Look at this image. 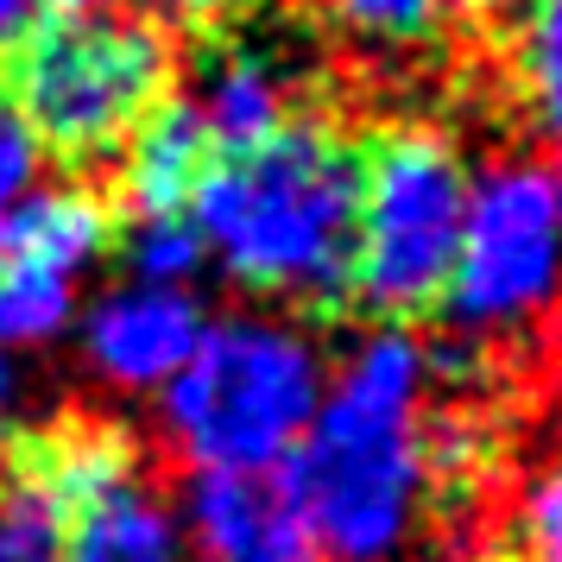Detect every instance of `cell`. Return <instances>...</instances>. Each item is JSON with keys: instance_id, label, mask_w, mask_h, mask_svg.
I'll use <instances>...</instances> for the list:
<instances>
[{"instance_id": "cell-1", "label": "cell", "mask_w": 562, "mask_h": 562, "mask_svg": "<svg viewBox=\"0 0 562 562\" xmlns=\"http://www.w3.org/2000/svg\"><path fill=\"white\" fill-rule=\"evenodd\" d=\"M436 355L411 329H367L329 367L297 456L279 468L316 562H398L436 481Z\"/></svg>"}, {"instance_id": "cell-2", "label": "cell", "mask_w": 562, "mask_h": 562, "mask_svg": "<svg viewBox=\"0 0 562 562\" xmlns=\"http://www.w3.org/2000/svg\"><path fill=\"white\" fill-rule=\"evenodd\" d=\"M360 146L323 121H297L254 153L215 158L190 196L209 266L259 304H348Z\"/></svg>"}, {"instance_id": "cell-3", "label": "cell", "mask_w": 562, "mask_h": 562, "mask_svg": "<svg viewBox=\"0 0 562 562\" xmlns=\"http://www.w3.org/2000/svg\"><path fill=\"white\" fill-rule=\"evenodd\" d=\"M329 385L323 341L284 310L209 316L183 373L158 392V430L190 474H279Z\"/></svg>"}, {"instance_id": "cell-4", "label": "cell", "mask_w": 562, "mask_h": 562, "mask_svg": "<svg viewBox=\"0 0 562 562\" xmlns=\"http://www.w3.org/2000/svg\"><path fill=\"white\" fill-rule=\"evenodd\" d=\"M468 190H474V165L461 139H449L442 127L405 121L367 139L355 183L348 304L392 329H411L424 310L442 304Z\"/></svg>"}, {"instance_id": "cell-5", "label": "cell", "mask_w": 562, "mask_h": 562, "mask_svg": "<svg viewBox=\"0 0 562 562\" xmlns=\"http://www.w3.org/2000/svg\"><path fill=\"white\" fill-rule=\"evenodd\" d=\"M171 77V38L133 13H52L7 57V95L64 165H114Z\"/></svg>"}, {"instance_id": "cell-6", "label": "cell", "mask_w": 562, "mask_h": 562, "mask_svg": "<svg viewBox=\"0 0 562 562\" xmlns=\"http://www.w3.org/2000/svg\"><path fill=\"white\" fill-rule=\"evenodd\" d=\"M562 304V209L550 171L499 158L474 171L461 240L442 284V316L468 341H518Z\"/></svg>"}, {"instance_id": "cell-7", "label": "cell", "mask_w": 562, "mask_h": 562, "mask_svg": "<svg viewBox=\"0 0 562 562\" xmlns=\"http://www.w3.org/2000/svg\"><path fill=\"white\" fill-rule=\"evenodd\" d=\"M215 158L254 153L266 139H279L284 127L304 121V57L284 38L228 26L190 70V89L178 95Z\"/></svg>"}, {"instance_id": "cell-8", "label": "cell", "mask_w": 562, "mask_h": 562, "mask_svg": "<svg viewBox=\"0 0 562 562\" xmlns=\"http://www.w3.org/2000/svg\"><path fill=\"white\" fill-rule=\"evenodd\" d=\"M209 310L196 291H171V284H108L102 297L77 310V341L89 373L108 392H165L183 373L190 348L203 341Z\"/></svg>"}, {"instance_id": "cell-9", "label": "cell", "mask_w": 562, "mask_h": 562, "mask_svg": "<svg viewBox=\"0 0 562 562\" xmlns=\"http://www.w3.org/2000/svg\"><path fill=\"white\" fill-rule=\"evenodd\" d=\"M178 525L190 562H316L279 474H190Z\"/></svg>"}, {"instance_id": "cell-10", "label": "cell", "mask_w": 562, "mask_h": 562, "mask_svg": "<svg viewBox=\"0 0 562 562\" xmlns=\"http://www.w3.org/2000/svg\"><path fill=\"white\" fill-rule=\"evenodd\" d=\"M114 209L89 183H38L20 209L0 215V259L64 284H89L114 254Z\"/></svg>"}, {"instance_id": "cell-11", "label": "cell", "mask_w": 562, "mask_h": 562, "mask_svg": "<svg viewBox=\"0 0 562 562\" xmlns=\"http://www.w3.org/2000/svg\"><path fill=\"white\" fill-rule=\"evenodd\" d=\"M64 562H190L178 499H165L146 474L89 493L64 512Z\"/></svg>"}, {"instance_id": "cell-12", "label": "cell", "mask_w": 562, "mask_h": 562, "mask_svg": "<svg viewBox=\"0 0 562 562\" xmlns=\"http://www.w3.org/2000/svg\"><path fill=\"white\" fill-rule=\"evenodd\" d=\"M209 165H215V146L203 139L196 114L178 95L158 102L139 121V133L121 146V209H127V222L190 215V196L209 178Z\"/></svg>"}, {"instance_id": "cell-13", "label": "cell", "mask_w": 562, "mask_h": 562, "mask_svg": "<svg viewBox=\"0 0 562 562\" xmlns=\"http://www.w3.org/2000/svg\"><path fill=\"white\" fill-rule=\"evenodd\" d=\"M329 26L367 57H430L456 32L461 0H323Z\"/></svg>"}, {"instance_id": "cell-14", "label": "cell", "mask_w": 562, "mask_h": 562, "mask_svg": "<svg viewBox=\"0 0 562 562\" xmlns=\"http://www.w3.org/2000/svg\"><path fill=\"white\" fill-rule=\"evenodd\" d=\"M77 310H82V284L45 279L32 266L0 259V348L7 355L52 348L57 335L77 329Z\"/></svg>"}, {"instance_id": "cell-15", "label": "cell", "mask_w": 562, "mask_h": 562, "mask_svg": "<svg viewBox=\"0 0 562 562\" xmlns=\"http://www.w3.org/2000/svg\"><path fill=\"white\" fill-rule=\"evenodd\" d=\"M512 77H518L525 114L562 146V0H531L525 7L518 45H512Z\"/></svg>"}, {"instance_id": "cell-16", "label": "cell", "mask_w": 562, "mask_h": 562, "mask_svg": "<svg viewBox=\"0 0 562 562\" xmlns=\"http://www.w3.org/2000/svg\"><path fill=\"white\" fill-rule=\"evenodd\" d=\"M114 254L127 266L133 284H171V291H190L196 272L209 266L203 234L190 215H146V222H127L114 234Z\"/></svg>"}, {"instance_id": "cell-17", "label": "cell", "mask_w": 562, "mask_h": 562, "mask_svg": "<svg viewBox=\"0 0 562 562\" xmlns=\"http://www.w3.org/2000/svg\"><path fill=\"white\" fill-rule=\"evenodd\" d=\"M0 562H64V506L26 468H0Z\"/></svg>"}, {"instance_id": "cell-18", "label": "cell", "mask_w": 562, "mask_h": 562, "mask_svg": "<svg viewBox=\"0 0 562 562\" xmlns=\"http://www.w3.org/2000/svg\"><path fill=\"white\" fill-rule=\"evenodd\" d=\"M506 562H562V456L525 474L506 518Z\"/></svg>"}, {"instance_id": "cell-19", "label": "cell", "mask_w": 562, "mask_h": 562, "mask_svg": "<svg viewBox=\"0 0 562 562\" xmlns=\"http://www.w3.org/2000/svg\"><path fill=\"white\" fill-rule=\"evenodd\" d=\"M38 183H45V146L26 127V114L13 108V95L0 89V215L20 209Z\"/></svg>"}, {"instance_id": "cell-20", "label": "cell", "mask_w": 562, "mask_h": 562, "mask_svg": "<svg viewBox=\"0 0 562 562\" xmlns=\"http://www.w3.org/2000/svg\"><path fill=\"white\" fill-rule=\"evenodd\" d=\"M259 0H146L153 20H171V26H196V32H228L254 13Z\"/></svg>"}, {"instance_id": "cell-21", "label": "cell", "mask_w": 562, "mask_h": 562, "mask_svg": "<svg viewBox=\"0 0 562 562\" xmlns=\"http://www.w3.org/2000/svg\"><path fill=\"white\" fill-rule=\"evenodd\" d=\"M38 20H45V7H38V0H0V64L26 45V32L38 26Z\"/></svg>"}, {"instance_id": "cell-22", "label": "cell", "mask_w": 562, "mask_h": 562, "mask_svg": "<svg viewBox=\"0 0 562 562\" xmlns=\"http://www.w3.org/2000/svg\"><path fill=\"white\" fill-rule=\"evenodd\" d=\"M13 405H20V355L0 348V417H7Z\"/></svg>"}, {"instance_id": "cell-23", "label": "cell", "mask_w": 562, "mask_h": 562, "mask_svg": "<svg viewBox=\"0 0 562 562\" xmlns=\"http://www.w3.org/2000/svg\"><path fill=\"white\" fill-rule=\"evenodd\" d=\"M550 380H557V398H562V304L550 310Z\"/></svg>"}, {"instance_id": "cell-24", "label": "cell", "mask_w": 562, "mask_h": 562, "mask_svg": "<svg viewBox=\"0 0 562 562\" xmlns=\"http://www.w3.org/2000/svg\"><path fill=\"white\" fill-rule=\"evenodd\" d=\"M38 7H52V13H108L114 0H38Z\"/></svg>"}, {"instance_id": "cell-25", "label": "cell", "mask_w": 562, "mask_h": 562, "mask_svg": "<svg viewBox=\"0 0 562 562\" xmlns=\"http://www.w3.org/2000/svg\"><path fill=\"white\" fill-rule=\"evenodd\" d=\"M461 7H481V13H525L531 0H461Z\"/></svg>"}, {"instance_id": "cell-26", "label": "cell", "mask_w": 562, "mask_h": 562, "mask_svg": "<svg viewBox=\"0 0 562 562\" xmlns=\"http://www.w3.org/2000/svg\"><path fill=\"white\" fill-rule=\"evenodd\" d=\"M550 171V190H557V209H562V153H557V165H543Z\"/></svg>"}]
</instances>
